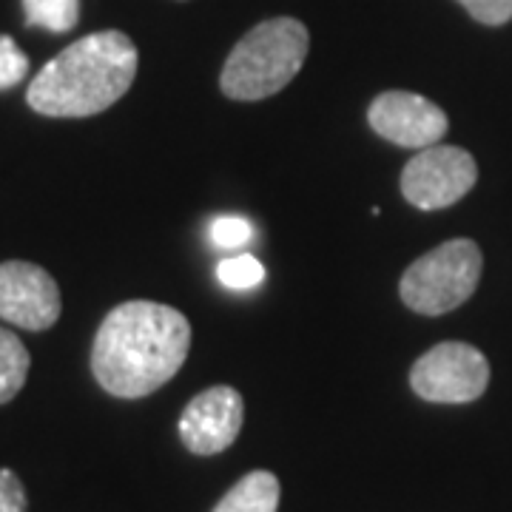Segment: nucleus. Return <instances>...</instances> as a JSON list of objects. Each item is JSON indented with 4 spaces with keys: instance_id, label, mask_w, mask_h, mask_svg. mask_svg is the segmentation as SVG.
I'll use <instances>...</instances> for the list:
<instances>
[{
    "instance_id": "nucleus-11",
    "label": "nucleus",
    "mask_w": 512,
    "mask_h": 512,
    "mask_svg": "<svg viewBox=\"0 0 512 512\" xmlns=\"http://www.w3.org/2000/svg\"><path fill=\"white\" fill-rule=\"evenodd\" d=\"M29 350L12 330L0 325V404L12 402L29 376Z\"/></svg>"
},
{
    "instance_id": "nucleus-5",
    "label": "nucleus",
    "mask_w": 512,
    "mask_h": 512,
    "mask_svg": "<svg viewBox=\"0 0 512 512\" xmlns=\"http://www.w3.org/2000/svg\"><path fill=\"white\" fill-rule=\"evenodd\" d=\"M490 384V362L464 342H441L430 348L410 370V387L424 402H476Z\"/></svg>"
},
{
    "instance_id": "nucleus-16",
    "label": "nucleus",
    "mask_w": 512,
    "mask_h": 512,
    "mask_svg": "<svg viewBox=\"0 0 512 512\" xmlns=\"http://www.w3.org/2000/svg\"><path fill=\"white\" fill-rule=\"evenodd\" d=\"M478 23L501 26L512 18V0H458Z\"/></svg>"
},
{
    "instance_id": "nucleus-12",
    "label": "nucleus",
    "mask_w": 512,
    "mask_h": 512,
    "mask_svg": "<svg viewBox=\"0 0 512 512\" xmlns=\"http://www.w3.org/2000/svg\"><path fill=\"white\" fill-rule=\"evenodd\" d=\"M26 26L46 32H72L80 20V0H23Z\"/></svg>"
},
{
    "instance_id": "nucleus-6",
    "label": "nucleus",
    "mask_w": 512,
    "mask_h": 512,
    "mask_svg": "<svg viewBox=\"0 0 512 512\" xmlns=\"http://www.w3.org/2000/svg\"><path fill=\"white\" fill-rule=\"evenodd\" d=\"M478 180V165L470 151L458 146H430L404 165L402 194L421 211H441L464 200Z\"/></svg>"
},
{
    "instance_id": "nucleus-13",
    "label": "nucleus",
    "mask_w": 512,
    "mask_h": 512,
    "mask_svg": "<svg viewBox=\"0 0 512 512\" xmlns=\"http://www.w3.org/2000/svg\"><path fill=\"white\" fill-rule=\"evenodd\" d=\"M217 276H220L222 285L231 288V291H251L265 279V265L251 254L228 256V259L220 262Z\"/></svg>"
},
{
    "instance_id": "nucleus-9",
    "label": "nucleus",
    "mask_w": 512,
    "mask_h": 512,
    "mask_svg": "<svg viewBox=\"0 0 512 512\" xmlns=\"http://www.w3.org/2000/svg\"><path fill=\"white\" fill-rule=\"evenodd\" d=\"M242 419V396L228 384H217L188 402L180 416V439L194 456H217L237 441Z\"/></svg>"
},
{
    "instance_id": "nucleus-2",
    "label": "nucleus",
    "mask_w": 512,
    "mask_h": 512,
    "mask_svg": "<svg viewBox=\"0 0 512 512\" xmlns=\"http://www.w3.org/2000/svg\"><path fill=\"white\" fill-rule=\"evenodd\" d=\"M134 74L137 46L123 32L106 29L74 40L52 57L29 83L26 100L46 117H92L131 89Z\"/></svg>"
},
{
    "instance_id": "nucleus-10",
    "label": "nucleus",
    "mask_w": 512,
    "mask_h": 512,
    "mask_svg": "<svg viewBox=\"0 0 512 512\" xmlns=\"http://www.w3.org/2000/svg\"><path fill=\"white\" fill-rule=\"evenodd\" d=\"M276 507H279V478L268 470H254L239 478L211 512H276Z\"/></svg>"
},
{
    "instance_id": "nucleus-1",
    "label": "nucleus",
    "mask_w": 512,
    "mask_h": 512,
    "mask_svg": "<svg viewBox=\"0 0 512 512\" xmlns=\"http://www.w3.org/2000/svg\"><path fill=\"white\" fill-rule=\"evenodd\" d=\"M191 325L177 308L134 299L103 319L94 336L92 373L117 399H143L183 367Z\"/></svg>"
},
{
    "instance_id": "nucleus-17",
    "label": "nucleus",
    "mask_w": 512,
    "mask_h": 512,
    "mask_svg": "<svg viewBox=\"0 0 512 512\" xmlns=\"http://www.w3.org/2000/svg\"><path fill=\"white\" fill-rule=\"evenodd\" d=\"M0 512H26V490L12 470H0Z\"/></svg>"
},
{
    "instance_id": "nucleus-4",
    "label": "nucleus",
    "mask_w": 512,
    "mask_h": 512,
    "mask_svg": "<svg viewBox=\"0 0 512 512\" xmlns=\"http://www.w3.org/2000/svg\"><path fill=\"white\" fill-rule=\"evenodd\" d=\"M481 251L473 239H450L419 256L402 276L404 305L421 316H441L464 305L481 279Z\"/></svg>"
},
{
    "instance_id": "nucleus-3",
    "label": "nucleus",
    "mask_w": 512,
    "mask_h": 512,
    "mask_svg": "<svg viewBox=\"0 0 512 512\" xmlns=\"http://www.w3.org/2000/svg\"><path fill=\"white\" fill-rule=\"evenodd\" d=\"M311 35L305 23L274 18L254 26L225 60L220 86L231 100L254 103L282 92L308 57Z\"/></svg>"
},
{
    "instance_id": "nucleus-7",
    "label": "nucleus",
    "mask_w": 512,
    "mask_h": 512,
    "mask_svg": "<svg viewBox=\"0 0 512 512\" xmlns=\"http://www.w3.org/2000/svg\"><path fill=\"white\" fill-rule=\"evenodd\" d=\"M60 311V288L49 271L23 259L0 262V319L23 330H49Z\"/></svg>"
},
{
    "instance_id": "nucleus-15",
    "label": "nucleus",
    "mask_w": 512,
    "mask_h": 512,
    "mask_svg": "<svg viewBox=\"0 0 512 512\" xmlns=\"http://www.w3.org/2000/svg\"><path fill=\"white\" fill-rule=\"evenodd\" d=\"M29 74V57L9 35H0V89H12Z\"/></svg>"
},
{
    "instance_id": "nucleus-14",
    "label": "nucleus",
    "mask_w": 512,
    "mask_h": 512,
    "mask_svg": "<svg viewBox=\"0 0 512 512\" xmlns=\"http://www.w3.org/2000/svg\"><path fill=\"white\" fill-rule=\"evenodd\" d=\"M208 237L222 251H239L242 245L251 242L254 228H251V222L242 220V217H217L208 228Z\"/></svg>"
},
{
    "instance_id": "nucleus-8",
    "label": "nucleus",
    "mask_w": 512,
    "mask_h": 512,
    "mask_svg": "<svg viewBox=\"0 0 512 512\" xmlns=\"http://www.w3.org/2000/svg\"><path fill=\"white\" fill-rule=\"evenodd\" d=\"M370 128L387 143L402 148H430L447 134V114L413 92H384L367 109Z\"/></svg>"
}]
</instances>
